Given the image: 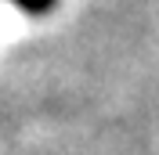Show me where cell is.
<instances>
[{
	"instance_id": "1",
	"label": "cell",
	"mask_w": 159,
	"mask_h": 155,
	"mask_svg": "<svg viewBox=\"0 0 159 155\" xmlns=\"http://www.w3.org/2000/svg\"><path fill=\"white\" fill-rule=\"evenodd\" d=\"M18 7H25V11H47L54 0H15Z\"/></svg>"
}]
</instances>
